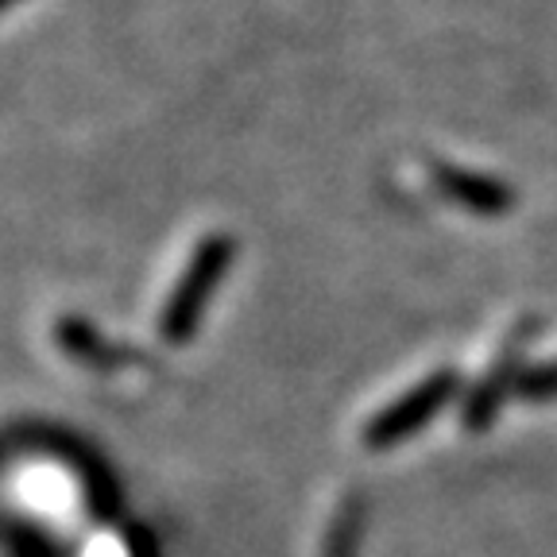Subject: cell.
Listing matches in <instances>:
<instances>
[{
  "instance_id": "cell-1",
  "label": "cell",
  "mask_w": 557,
  "mask_h": 557,
  "mask_svg": "<svg viewBox=\"0 0 557 557\" xmlns=\"http://www.w3.org/2000/svg\"><path fill=\"white\" fill-rule=\"evenodd\" d=\"M236 256V240L228 233H209L198 244L194 260L186 263L183 278L174 283V290L166 295L163 318H159V330L171 345H186V341L198 333L201 313H206L213 290L221 287V278L228 275Z\"/></svg>"
},
{
  "instance_id": "cell-2",
  "label": "cell",
  "mask_w": 557,
  "mask_h": 557,
  "mask_svg": "<svg viewBox=\"0 0 557 557\" xmlns=\"http://www.w3.org/2000/svg\"><path fill=\"white\" fill-rule=\"evenodd\" d=\"M453 392H457V375H453V368H442V372L426 375L418 387H410L403 399H395L392 407H383L380 414L368 422L364 445L368 449H392V445L414 437L418 430L426 426L430 418L453 399Z\"/></svg>"
},
{
  "instance_id": "cell-3",
  "label": "cell",
  "mask_w": 557,
  "mask_h": 557,
  "mask_svg": "<svg viewBox=\"0 0 557 557\" xmlns=\"http://www.w3.org/2000/svg\"><path fill=\"white\" fill-rule=\"evenodd\" d=\"M430 174H434L437 190H442L445 198H453L457 206L469 209V213H480V218H504L507 209L515 206V190L504 178L465 171V166L442 163V159L430 163Z\"/></svg>"
},
{
  "instance_id": "cell-4",
  "label": "cell",
  "mask_w": 557,
  "mask_h": 557,
  "mask_svg": "<svg viewBox=\"0 0 557 557\" xmlns=\"http://www.w3.org/2000/svg\"><path fill=\"white\" fill-rule=\"evenodd\" d=\"M515 372H519V341H511V345H507L504 360H499V364L492 368V375H487V380L480 383L476 392L469 395V403H465V422H469L472 430L487 426V422L496 418L499 399H504L507 383H511Z\"/></svg>"
},
{
  "instance_id": "cell-5",
  "label": "cell",
  "mask_w": 557,
  "mask_h": 557,
  "mask_svg": "<svg viewBox=\"0 0 557 557\" xmlns=\"http://www.w3.org/2000/svg\"><path fill=\"white\" fill-rule=\"evenodd\" d=\"M357 539H360V504L357 499H348L330 527L325 557H357Z\"/></svg>"
},
{
  "instance_id": "cell-6",
  "label": "cell",
  "mask_w": 557,
  "mask_h": 557,
  "mask_svg": "<svg viewBox=\"0 0 557 557\" xmlns=\"http://www.w3.org/2000/svg\"><path fill=\"white\" fill-rule=\"evenodd\" d=\"M27 492L35 496V504H44V507H59L62 499H66V484H62L59 472H51V469L35 472V476L27 480Z\"/></svg>"
},
{
  "instance_id": "cell-7",
  "label": "cell",
  "mask_w": 557,
  "mask_h": 557,
  "mask_svg": "<svg viewBox=\"0 0 557 557\" xmlns=\"http://www.w3.org/2000/svg\"><path fill=\"white\" fill-rule=\"evenodd\" d=\"M89 557H128V549H121L116 542H101L97 549H89Z\"/></svg>"
},
{
  "instance_id": "cell-8",
  "label": "cell",
  "mask_w": 557,
  "mask_h": 557,
  "mask_svg": "<svg viewBox=\"0 0 557 557\" xmlns=\"http://www.w3.org/2000/svg\"><path fill=\"white\" fill-rule=\"evenodd\" d=\"M12 4H16V0H0V12H4V9H12Z\"/></svg>"
}]
</instances>
